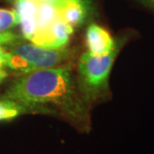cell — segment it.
<instances>
[{
	"mask_svg": "<svg viewBox=\"0 0 154 154\" xmlns=\"http://www.w3.org/2000/svg\"><path fill=\"white\" fill-rule=\"evenodd\" d=\"M3 97L16 101L28 111L53 106L73 124L87 127V103L68 65L25 73L12 83Z\"/></svg>",
	"mask_w": 154,
	"mask_h": 154,
	"instance_id": "cell-1",
	"label": "cell"
},
{
	"mask_svg": "<svg viewBox=\"0 0 154 154\" xmlns=\"http://www.w3.org/2000/svg\"><path fill=\"white\" fill-rule=\"evenodd\" d=\"M125 43V38H119L115 47L103 55L84 52L78 60V88L86 103L105 97L109 91L108 81L112 66L119 51Z\"/></svg>",
	"mask_w": 154,
	"mask_h": 154,
	"instance_id": "cell-2",
	"label": "cell"
},
{
	"mask_svg": "<svg viewBox=\"0 0 154 154\" xmlns=\"http://www.w3.org/2000/svg\"><path fill=\"white\" fill-rule=\"evenodd\" d=\"M71 57V50L65 47L52 49L35 44H19L7 50L5 67L25 74L39 69L63 66Z\"/></svg>",
	"mask_w": 154,
	"mask_h": 154,
	"instance_id": "cell-3",
	"label": "cell"
},
{
	"mask_svg": "<svg viewBox=\"0 0 154 154\" xmlns=\"http://www.w3.org/2000/svg\"><path fill=\"white\" fill-rule=\"evenodd\" d=\"M73 30L74 28L71 25H69L59 17L47 28L36 31L30 41L32 42V44L45 48H64L68 44Z\"/></svg>",
	"mask_w": 154,
	"mask_h": 154,
	"instance_id": "cell-4",
	"label": "cell"
},
{
	"mask_svg": "<svg viewBox=\"0 0 154 154\" xmlns=\"http://www.w3.org/2000/svg\"><path fill=\"white\" fill-rule=\"evenodd\" d=\"M85 43L88 52L95 55L108 53L116 45V41L111 34L105 28L97 24H91L88 26L85 34Z\"/></svg>",
	"mask_w": 154,
	"mask_h": 154,
	"instance_id": "cell-5",
	"label": "cell"
},
{
	"mask_svg": "<svg viewBox=\"0 0 154 154\" xmlns=\"http://www.w3.org/2000/svg\"><path fill=\"white\" fill-rule=\"evenodd\" d=\"M58 11L61 19L71 25L73 28L82 25L89 13L85 7L73 1H70L64 7L58 9Z\"/></svg>",
	"mask_w": 154,
	"mask_h": 154,
	"instance_id": "cell-6",
	"label": "cell"
},
{
	"mask_svg": "<svg viewBox=\"0 0 154 154\" xmlns=\"http://www.w3.org/2000/svg\"><path fill=\"white\" fill-rule=\"evenodd\" d=\"M57 18H59V11L57 7L47 3H39L36 12L37 31L47 28Z\"/></svg>",
	"mask_w": 154,
	"mask_h": 154,
	"instance_id": "cell-7",
	"label": "cell"
},
{
	"mask_svg": "<svg viewBox=\"0 0 154 154\" xmlns=\"http://www.w3.org/2000/svg\"><path fill=\"white\" fill-rule=\"evenodd\" d=\"M25 107L8 98H0V122L9 121L27 112Z\"/></svg>",
	"mask_w": 154,
	"mask_h": 154,
	"instance_id": "cell-8",
	"label": "cell"
},
{
	"mask_svg": "<svg viewBox=\"0 0 154 154\" xmlns=\"http://www.w3.org/2000/svg\"><path fill=\"white\" fill-rule=\"evenodd\" d=\"M15 11L19 17V24L21 22L36 21V12L38 4L32 0H14Z\"/></svg>",
	"mask_w": 154,
	"mask_h": 154,
	"instance_id": "cell-9",
	"label": "cell"
},
{
	"mask_svg": "<svg viewBox=\"0 0 154 154\" xmlns=\"http://www.w3.org/2000/svg\"><path fill=\"white\" fill-rule=\"evenodd\" d=\"M19 24V17L15 10L0 8V32H5Z\"/></svg>",
	"mask_w": 154,
	"mask_h": 154,
	"instance_id": "cell-10",
	"label": "cell"
},
{
	"mask_svg": "<svg viewBox=\"0 0 154 154\" xmlns=\"http://www.w3.org/2000/svg\"><path fill=\"white\" fill-rule=\"evenodd\" d=\"M32 1L36 2L37 4L39 3H47V4H51L57 7L58 9L64 7L66 4H68L70 2V0H32Z\"/></svg>",
	"mask_w": 154,
	"mask_h": 154,
	"instance_id": "cell-11",
	"label": "cell"
},
{
	"mask_svg": "<svg viewBox=\"0 0 154 154\" xmlns=\"http://www.w3.org/2000/svg\"><path fill=\"white\" fill-rule=\"evenodd\" d=\"M70 1L76 2L78 4L82 5L83 7H85L87 9L88 12H91L92 9H93V1L92 0H70Z\"/></svg>",
	"mask_w": 154,
	"mask_h": 154,
	"instance_id": "cell-12",
	"label": "cell"
},
{
	"mask_svg": "<svg viewBox=\"0 0 154 154\" xmlns=\"http://www.w3.org/2000/svg\"><path fill=\"white\" fill-rule=\"evenodd\" d=\"M7 50L5 49L4 46L0 44V68H4L5 67V57Z\"/></svg>",
	"mask_w": 154,
	"mask_h": 154,
	"instance_id": "cell-13",
	"label": "cell"
},
{
	"mask_svg": "<svg viewBox=\"0 0 154 154\" xmlns=\"http://www.w3.org/2000/svg\"><path fill=\"white\" fill-rule=\"evenodd\" d=\"M133 1L139 3V4L143 5L144 7L149 8L154 11V0H133Z\"/></svg>",
	"mask_w": 154,
	"mask_h": 154,
	"instance_id": "cell-14",
	"label": "cell"
},
{
	"mask_svg": "<svg viewBox=\"0 0 154 154\" xmlns=\"http://www.w3.org/2000/svg\"><path fill=\"white\" fill-rule=\"evenodd\" d=\"M6 77H7V72L5 71L4 68H0V83L4 81Z\"/></svg>",
	"mask_w": 154,
	"mask_h": 154,
	"instance_id": "cell-15",
	"label": "cell"
},
{
	"mask_svg": "<svg viewBox=\"0 0 154 154\" xmlns=\"http://www.w3.org/2000/svg\"><path fill=\"white\" fill-rule=\"evenodd\" d=\"M6 2H8V3H12L13 2V0H5Z\"/></svg>",
	"mask_w": 154,
	"mask_h": 154,
	"instance_id": "cell-16",
	"label": "cell"
}]
</instances>
